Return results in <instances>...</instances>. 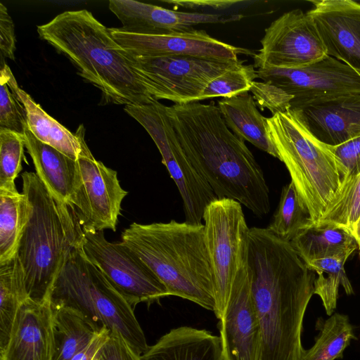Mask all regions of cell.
I'll return each instance as SVG.
<instances>
[{"label":"cell","instance_id":"cb8c5ba5","mask_svg":"<svg viewBox=\"0 0 360 360\" xmlns=\"http://www.w3.org/2000/svg\"><path fill=\"white\" fill-rule=\"evenodd\" d=\"M290 243L305 264L323 258L349 257L358 248L349 231L328 226L311 225L301 231Z\"/></svg>","mask_w":360,"mask_h":360},{"label":"cell","instance_id":"30bf717a","mask_svg":"<svg viewBox=\"0 0 360 360\" xmlns=\"http://www.w3.org/2000/svg\"><path fill=\"white\" fill-rule=\"evenodd\" d=\"M81 124L75 134L82 150L77 161V179L70 205L84 231H116L121 204L128 192L120 184L117 173L96 160L84 141Z\"/></svg>","mask_w":360,"mask_h":360},{"label":"cell","instance_id":"4fadbf2b","mask_svg":"<svg viewBox=\"0 0 360 360\" xmlns=\"http://www.w3.org/2000/svg\"><path fill=\"white\" fill-rule=\"evenodd\" d=\"M262 47L254 56V67L294 69L327 56L313 18L301 9L284 13L264 30Z\"/></svg>","mask_w":360,"mask_h":360},{"label":"cell","instance_id":"e575fe53","mask_svg":"<svg viewBox=\"0 0 360 360\" xmlns=\"http://www.w3.org/2000/svg\"><path fill=\"white\" fill-rule=\"evenodd\" d=\"M24 134L0 128V188L15 186L25 159Z\"/></svg>","mask_w":360,"mask_h":360},{"label":"cell","instance_id":"8fae6325","mask_svg":"<svg viewBox=\"0 0 360 360\" xmlns=\"http://www.w3.org/2000/svg\"><path fill=\"white\" fill-rule=\"evenodd\" d=\"M86 257L134 307L141 302H159L169 293L150 268L121 241L111 243L103 231H84Z\"/></svg>","mask_w":360,"mask_h":360},{"label":"cell","instance_id":"3957f363","mask_svg":"<svg viewBox=\"0 0 360 360\" xmlns=\"http://www.w3.org/2000/svg\"><path fill=\"white\" fill-rule=\"evenodd\" d=\"M39 37L64 55L101 91V104L136 105L156 101L136 58L86 10L68 11L37 26Z\"/></svg>","mask_w":360,"mask_h":360},{"label":"cell","instance_id":"7c38bea8","mask_svg":"<svg viewBox=\"0 0 360 360\" xmlns=\"http://www.w3.org/2000/svg\"><path fill=\"white\" fill-rule=\"evenodd\" d=\"M148 79L153 97L174 104L199 101L206 86L241 60L193 56L145 58L134 56Z\"/></svg>","mask_w":360,"mask_h":360},{"label":"cell","instance_id":"603a6c76","mask_svg":"<svg viewBox=\"0 0 360 360\" xmlns=\"http://www.w3.org/2000/svg\"><path fill=\"white\" fill-rule=\"evenodd\" d=\"M217 106L227 127L237 136L279 159L271 138L268 118L259 111L253 96L245 92L222 98Z\"/></svg>","mask_w":360,"mask_h":360},{"label":"cell","instance_id":"277c9868","mask_svg":"<svg viewBox=\"0 0 360 360\" xmlns=\"http://www.w3.org/2000/svg\"><path fill=\"white\" fill-rule=\"evenodd\" d=\"M121 242L155 274L169 295L190 300L214 312V282L202 224L134 222Z\"/></svg>","mask_w":360,"mask_h":360},{"label":"cell","instance_id":"74e56055","mask_svg":"<svg viewBox=\"0 0 360 360\" xmlns=\"http://www.w3.org/2000/svg\"><path fill=\"white\" fill-rule=\"evenodd\" d=\"M99 360H142L137 353L119 334L111 333L103 347Z\"/></svg>","mask_w":360,"mask_h":360},{"label":"cell","instance_id":"ffe728a7","mask_svg":"<svg viewBox=\"0 0 360 360\" xmlns=\"http://www.w3.org/2000/svg\"><path fill=\"white\" fill-rule=\"evenodd\" d=\"M290 109L314 137L328 146L360 136V94L313 101Z\"/></svg>","mask_w":360,"mask_h":360},{"label":"cell","instance_id":"8992f818","mask_svg":"<svg viewBox=\"0 0 360 360\" xmlns=\"http://www.w3.org/2000/svg\"><path fill=\"white\" fill-rule=\"evenodd\" d=\"M52 306L73 309L94 323L120 335L140 355L148 349L134 308L86 257L82 244L59 271L49 296Z\"/></svg>","mask_w":360,"mask_h":360},{"label":"cell","instance_id":"f35d334b","mask_svg":"<svg viewBox=\"0 0 360 360\" xmlns=\"http://www.w3.org/2000/svg\"><path fill=\"white\" fill-rule=\"evenodd\" d=\"M13 21L6 7L0 3V52L1 60H15V36Z\"/></svg>","mask_w":360,"mask_h":360},{"label":"cell","instance_id":"d6a6232c","mask_svg":"<svg viewBox=\"0 0 360 360\" xmlns=\"http://www.w3.org/2000/svg\"><path fill=\"white\" fill-rule=\"evenodd\" d=\"M11 70L1 63L0 71V128L24 134L27 128L26 109L17 92Z\"/></svg>","mask_w":360,"mask_h":360},{"label":"cell","instance_id":"f1b7e54d","mask_svg":"<svg viewBox=\"0 0 360 360\" xmlns=\"http://www.w3.org/2000/svg\"><path fill=\"white\" fill-rule=\"evenodd\" d=\"M28 298L23 271L15 255L0 264V351L8 340L19 308Z\"/></svg>","mask_w":360,"mask_h":360},{"label":"cell","instance_id":"83f0119b","mask_svg":"<svg viewBox=\"0 0 360 360\" xmlns=\"http://www.w3.org/2000/svg\"><path fill=\"white\" fill-rule=\"evenodd\" d=\"M315 328L319 333L312 347L304 351L301 360H335L343 358V352L352 340H357L354 326L345 314L335 313L327 319L319 317Z\"/></svg>","mask_w":360,"mask_h":360},{"label":"cell","instance_id":"9c48e42d","mask_svg":"<svg viewBox=\"0 0 360 360\" xmlns=\"http://www.w3.org/2000/svg\"><path fill=\"white\" fill-rule=\"evenodd\" d=\"M166 107L153 101L147 104L125 105L124 110L146 129L155 142L162 162L179 191L186 221L202 224L205 208L217 198L185 153Z\"/></svg>","mask_w":360,"mask_h":360},{"label":"cell","instance_id":"ac0fdd59","mask_svg":"<svg viewBox=\"0 0 360 360\" xmlns=\"http://www.w3.org/2000/svg\"><path fill=\"white\" fill-rule=\"evenodd\" d=\"M108 7L122 22V30L150 35L185 31L199 24L225 23L243 17L177 11L134 0H110Z\"/></svg>","mask_w":360,"mask_h":360},{"label":"cell","instance_id":"484cf974","mask_svg":"<svg viewBox=\"0 0 360 360\" xmlns=\"http://www.w3.org/2000/svg\"><path fill=\"white\" fill-rule=\"evenodd\" d=\"M17 92L25 105L29 130L40 141L77 160L82 146L77 135L72 134L56 120L49 115L32 97L19 86Z\"/></svg>","mask_w":360,"mask_h":360},{"label":"cell","instance_id":"e0dca14e","mask_svg":"<svg viewBox=\"0 0 360 360\" xmlns=\"http://www.w3.org/2000/svg\"><path fill=\"white\" fill-rule=\"evenodd\" d=\"M307 13L314 20L328 56L360 71V4L315 0Z\"/></svg>","mask_w":360,"mask_h":360},{"label":"cell","instance_id":"d4e9b609","mask_svg":"<svg viewBox=\"0 0 360 360\" xmlns=\"http://www.w3.org/2000/svg\"><path fill=\"white\" fill-rule=\"evenodd\" d=\"M52 309L53 360H71L102 328L73 309L62 306H52Z\"/></svg>","mask_w":360,"mask_h":360},{"label":"cell","instance_id":"9a60e30c","mask_svg":"<svg viewBox=\"0 0 360 360\" xmlns=\"http://www.w3.org/2000/svg\"><path fill=\"white\" fill-rule=\"evenodd\" d=\"M108 30L115 41L136 57L193 56L212 59L238 60L240 54L254 55L250 49L238 47L211 37L202 30L191 28L165 34H141L120 27Z\"/></svg>","mask_w":360,"mask_h":360},{"label":"cell","instance_id":"52a82bcc","mask_svg":"<svg viewBox=\"0 0 360 360\" xmlns=\"http://www.w3.org/2000/svg\"><path fill=\"white\" fill-rule=\"evenodd\" d=\"M268 124L279 160L316 225L340 190L338 161L330 146L314 137L290 108L269 117Z\"/></svg>","mask_w":360,"mask_h":360},{"label":"cell","instance_id":"7a4b0ae2","mask_svg":"<svg viewBox=\"0 0 360 360\" xmlns=\"http://www.w3.org/2000/svg\"><path fill=\"white\" fill-rule=\"evenodd\" d=\"M166 110L188 158L217 199L236 200L259 217L268 214L269 189L263 171L214 102L174 104Z\"/></svg>","mask_w":360,"mask_h":360},{"label":"cell","instance_id":"f546056e","mask_svg":"<svg viewBox=\"0 0 360 360\" xmlns=\"http://www.w3.org/2000/svg\"><path fill=\"white\" fill-rule=\"evenodd\" d=\"M349 256H340L311 261L306 264L318 274L314 281V294L319 295L326 312L331 316L336 309L339 287L341 285L347 295L354 294L351 283L345 270Z\"/></svg>","mask_w":360,"mask_h":360},{"label":"cell","instance_id":"1f68e13d","mask_svg":"<svg viewBox=\"0 0 360 360\" xmlns=\"http://www.w3.org/2000/svg\"><path fill=\"white\" fill-rule=\"evenodd\" d=\"M360 217V173L342 182L334 200L329 205L316 226H334L351 232Z\"/></svg>","mask_w":360,"mask_h":360},{"label":"cell","instance_id":"7402d4cb","mask_svg":"<svg viewBox=\"0 0 360 360\" xmlns=\"http://www.w3.org/2000/svg\"><path fill=\"white\" fill-rule=\"evenodd\" d=\"M24 136L37 175L55 197L70 205L76 184L77 161L38 140L28 127Z\"/></svg>","mask_w":360,"mask_h":360},{"label":"cell","instance_id":"5b68a950","mask_svg":"<svg viewBox=\"0 0 360 360\" xmlns=\"http://www.w3.org/2000/svg\"><path fill=\"white\" fill-rule=\"evenodd\" d=\"M22 181L30 211L16 256L29 297L41 302L84 233L74 208L55 197L36 173L25 172Z\"/></svg>","mask_w":360,"mask_h":360},{"label":"cell","instance_id":"836d02e7","mask_svg":"<svg viewBox=\"0 0 360 360\" xmlns=\"http://www.w3.org/2000/svg\"><path fill=\"white\" fill-rule=\"evenodd\" d=\"M256 78L257 75L254 65L242 63L213 79L204 89L199 101L215 97L229 98L249 92Z\"/></svg>","mask_w":360,"mask_h":360},{"label":"cell","instance_id":"d6986e66","mask_svg":"<svg viewBox=\"0 0 360 360\" xmlns=\"http://www.w3.org/2000/svg\"><path fill=\"white\" fill-rule=\"evenodd\" d=\"M53 309L49 297L37 302L27 299L15 316L0 360H53Z\"/></svg>","mask_w":360,"mask_h":360},{"label":"cell","instance_id":"d590c367","mask_svg":"<svg viewBox=\"0 0 360 360\" xmlns=\"http://www.w3.org/2000/svg\"><path fill=\"white\" fill-rule=\"evenodd\" d=\"M250 91L259 108H267L272 115L290 108L292 97L269 82L254 81Z\"/></svg>","mask_w":360,"mask_h":360},{"label":"cell","instance_id":"7bdbcfd3","mask_svg":"<svg viewBox=\"0 0 360 360\" xmlns=\"http://www.w3.org/2000/svg\"><path fill=\"white\" fill-rule=\"evenodd\" d=\"M359 259H360V250H359Z\"/></svg>","mask_w":360,"mask_h":360},{"label":"cell","instance_id":"44dd1931","mask_svg":"<svg viewBox=\"0 0 360 360\" xmlns=\"http://www.w3.org/2000/svg\"><path fill=\"white\" fill-rule=\"evenodd\" d=\"M142 360H222L219 336L205 329L181 326L162 335L141 355Z\"/></svg>","mask_w":360,"mask_h":360},{"label":"cell","instance_id":"ba28073f","mask_svg":"<svg viewBox=\"0 0 360 360\" xmlns=\"http://www.w3.org/2000/svg\"><path fill=\"white\" fill-rule=\"evenodd\" d=\"M202 220L214 282V313L219 319L234 283L248 266L250 228L241 204L228 198L210 202L204 211Z\"/></svg>","mask_w":360,"mask_h":360},{"label":"cell","instance_id":"b9f144b4","mask_svg":"<svg viewBox=\"0 0 360 360\" xmlns=\"http://www.w3.org/2000/svg\"><path fill=\"white\" fill-rule=\"evenodd\" d=\"M350 233L353 236L354 238L357 245L358 248L360 250V217L356 222V224L352 227V229L350 232Z\"/></svg>","mask_w":360,"mask_h":360},{"label":"cell","instance_id":"2e32d148","mask_svg":"<svg viewBox=\"0 0 360 360\" xmlns=\"http://www.w3.org/2000/svg\"><path fill=\"white\" fill-rule=\"evenodd\" d=\"M217 328L222 360H259L261 329L248 266L234 283Z\"/></svg>","mask_w":360,"mask_h":360},{"label":"cell","instance_id":"5bb4252c","mask_svg":"<svg viewBox=\"0 0 360 360\" xmlns=\"http://www.w3.org/2000/svg\"><path fill=\"white\" fill-rule=\"evenodd\" d=\"M257 78L292 97L290 108L320 99L360 94V71L326 56L294 69H256Z\"/></svg>","mask_w":360,"mask_h":360},{"label":"cell","instance_id":"60d3db41","mask_svg":"<svg viewBox=\"0 0 360 360\" xmlns=\"http://www.w3.org/2000/svg\"><path fill=\"white\" fill-rule=\"evenodd\" d=\"M110 331L103 328L71 360H99L100 353L110 338Z\"/></svg>","mask_w":360,"mask_h":360},{"label":"cell","instance_id":"8d00e7d4","mask_svg":"<svg viewBox=\"0 0 360 360\" xmlns=\"http://www.w3.org/2000/svg\"><path fill=\"white\" fill-rule=\"evenodd\" d=\"M329 146L338 161L342 182L360 173V136Z\"/></svg>","mask_w":360,"mask_h":360},{"label":"cell","instance_id":"4316f807","mask_svg":"<svg viewBox=\"0 0 360 360\" xmlns=\"http://www.w3.org/2000/svg\"><path fill=\"white\" fill-rule=\"evenodd\" d=\"M29 211L26 195L15 186L0 188V264L15 257Z\"/></svg>","mask_w":360,"mask_h":360},{"label":"cell","instance_id":"6da1fadb","mask_svg":"<svg viewBox=\"0 0 360 360\" xmlns=\"http://www.w3.org/2000/svg\"><path fill=\"white\" fill-rule=\"evenodd\" d=\"M251 292L261 329L259 360H301L303 319L315 272L268 227L249 233Z\"/></svg>","mask_w":360,"mask_h":360},{"label":"cell","instance_id":"4dcf8cb0","mask_svg":"<svg viewBox=\"0 0 360 360\" xmlns=\"http://www.w3.org/2000/svg\"><path fill=\"white\" fill-rule=\"evenodd\" d=\"M311 225L309 211L290 181L282 188L278 207L268 228L280 238L290 242Z\"/></svg>","mask_w":360,"mask_h":360},{"label":"cell","instance_id":"ab89813d","mask_svg":"<svg viewBox=\"0 0 360 360\" xmlns=\"http://www.w3.org/2000/svg\"><path fill=\"white\" fill-rule=\"evenodd\" d=\"M165 3L173 4L175 8H184L201 13L203 10H226L240 4H245L249 1L236 0H167Z\"/></svg>","mask_w":360,"mask_h":360}]
</instances>
